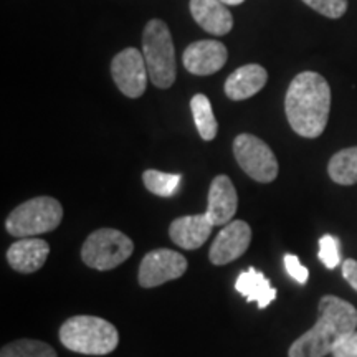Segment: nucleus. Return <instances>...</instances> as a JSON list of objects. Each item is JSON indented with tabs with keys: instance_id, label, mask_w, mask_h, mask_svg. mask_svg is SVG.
<instances>
[{
	"instance_id": "f257e3e1",
	"label": "nucleus",
	"mask_w": 357,
	"mask_h": 357,
	"mask_svg": "<svg viewBox=\"0 0 357 357\" xmlns=\"http://www.w3.org/2000/svg\"><path fill=\"white\" fill-rule=\"evenodd\" d=\"M331 109V88L314 71L296 75L284 98V111L291 129L307 139L319 137L326 129Z\"/></svg>"
},
{
	"instance_id": "f03ea898",
	"label": "nucleus",
	"mask_w": 357,
	"mask_h": 357,
	"mask_svg": "<svg viewBox=\"0 0 357 357\" xmlns=\"http://www.w3.org/2000/svg\"><path fill=\"white\" fill-rule=\"evenodd\" d=\"M356 307L341 298L323 296L319 301V318L310 331L298 337L289 347V357H324L331 354L339 339L356 331Z\"/></svg>"
},
{
	"instance_id": "7ed1b4c3",
	"label": "nucleus",
	"mask_w": 357,
	"mask_h": 357,
	"mask_svg": "<svg viewBox=\"0 0 357 357\" xmlns=\"http://www.w3.org/2000/svg\"><path fill=\"white\" fill-rule=\"evenodd\" d=\"M60 341L66 349L86 356H105L118 347V329L98 316H73L60 328Z\"/></svg>"
},
{
	"instance_id": "20e7f679",
	"label": "nucleus",
	"mask_w": 357,
	"mask_h": 357,
	"mask_svg": "<svg viewBox=\"0 0 357 357\" xmlns=\"http://www.w3.org/2000/svg\"><path fill=\"white\" fill-rule=\"evenodd\" d=\"M142 55H144L149 79L158 88H171L176 82V48L171 30L166 22L153 19L142 32Z\"/></svg>"
},
{
	"instance_id": "39448f33",
	"label": "nucleus",
	"mask_w": 357,
	"mask_h": 357,
	"mask_svg": "<svg viewBox=\"0 0 357 357\" xmlns=\"http://www.w3.org/2000/svg\"><path fill=\"white\" fill-rule=\"evenodd\" d=\"M63 218V207L53 197H35L13 208L6 220V229L19 238L42 235L55 230Z\"/></svg>"
},
{
	"instance_id": "423d86ee",
	"label": "nucleus",
	"mask_w": 357,
	"mask_h": 357,
	"mask_svg": "<svg viewBox=\"0 0 357 357\" xmlns=\"http://www.w3.org/2000/svg\"><path fill=\"white\" fill-rule=\"evenodd\" d=\"M134 243L128 235L114 229H100L88 236L82 248L84 265L95 270H113L128 260Z\"/></svg>"
},
{
	"instance_id": "0eeeda50",
	"label": "nucleus",
	"mask_w": 357,
	"mask_h": 357,
	"mask_svg": "<svg viewBox=\"0 0 357 357\" xmlns=\"http://www.w3.org/2000/svg\"><path fill=\"white\" fill-rule=\"evenodd\" d=\"M234 154L242 171L253 181L268 184L278 177V160L265 141L253 134H240L234 141Z\"/></svg>"
},
{
	"instance_id": "6e6552de",
	"label": "nucleus",
	"mask_w": 357,
	"mask_h": 357,
	"mask_svg": "<svg viewBox=\"0 0 357 357\" xmlns=\"http://www.w3.org/2000/svg\"><path fill=\"white\" fill-rule=\"evenodd\" d=\"M111 75L119 91L128 98H141L147 88L146 60L137 48H124L111 61Z\"/></svg>"
},
{
	"instance_id": "1a4fd4ad",
	"label": "nucleus",
	"mask_w": 357,
	"mask_h": 357,
	"mask_svg": "<svg viewBox=\"0 0 357 357\" xmlns=\"http://www.w3.org/2000/svg\"><path fill=\"white\" fill-rule=\"evenodd\" d=\"M187 270L184 255L169 248L153 250L142 258L139 266V284L142 288H155L167 281L181 278Z\"/></svg>"
},
{
	"instance_id": "9d476101",
	"label": "nucleus",
	"mask_w": 357,
	"mask_h": 357,
	"mask_svg": "<svg viewBox=\"0 0 357 357\" xmlns=\"http://www.w3.org/2000/svg\"><path fill=\"white\" fill-rule=\"evenodd\" d=\"M252 242V229L247 222L231 220L227 223L213 240L208 258L213 265H227L247 252Z\"/></svg>"
},
{
	"instance_id": "9b49d317",
	"label": "nucleus",
	"mask_w": 357,
	"mask_h": 357,
	"mask_svg": "<svg viewBox=\"0 0 357 357\" xmlns=\"http://www.w3.org/2000/svg\"><path fill=\"white\" fill-rule=\"evenodd\" d=\"M229 58L227 47L218 40H199L190 43L182 55V63L195 77H208L223 68Z\"/></svg>"
},
{
	"instance_id": "f8f14e48",
	"label": "nucleus",
	"mask_w": 357,
	"mask_h": 357,
	"mask_svg": "<svg viewBox=\"0 0 357 357\" xmlns=\"http://www.w3.org/2000/svg\"><path fill=\"white\" fill-rule=\"evenodd\" d=\"M238 207V197H236L235 185L231 184L229 176H217L212 181L208 189V205L207 215L213 225H223L231 222Z\"/></svg>"
},
{
	"instance_id": "ddd939ff",
	"label": "nucleus",
	"mask_w": 357,
	"mask_h": 357,
	"mask_svg": "<svg viewBox=\"0 0 357 357\" xmlns=\"http://www.w3.org/2000/svg\"><path fill=\"white\" fill-rule=\"evenodd\" d=\"M213 223L207 213L178 217L169 227V235L177 247L184 250H197L207 242L213 229Z\"/></svg>"
},
{
	"instance_id": "4468645a",
	"label": "nucleus",
	"mask_w": 357,
	"mask_h": 357,
	"mask_svg": "<svg viewBox=\"0 0 357 357\" xmlns=\"http://www.w3.org/2000/svg\"><path fill=\"white\" fill-rule=\"evenodd\" d=\"M189 7L194 20L207 33L222 37L234 29L231 12L220 0H190Z\"/></svg>"
},
{
	"instance_id": "2eb2a0df",
	"label": "nucleus",
	"mask_w": 357,
	"mask_h": 357,
	"mask_svg": "<svg viewBox=\"0 0 357 357\" xmlns=\"http://www.w3.org/2000/svg\"><path fill=\"white\" fill-rule=\"evenodd\" d=\"M50 245L42 238H22L12 243L7 252V260L15 271L35 273L47 261Z\"/></svg>"
},
{
	"instance_id": "dca6fc26",
	"label": "nucleus",
	"mask_w": 357,
	"mask_h": 357,
	"mask_svg": "<svg viewBox=\"0 0 357 357\" xmlns=\"http://www.w3.org/2000/svg\"><path fill=\"white\" fill-rule=\"evenodd\" d=\"M268 82V71L261 65L250 63L236 68L225 82V95L231 101H243L261 91Z\"/></svg>"
},
{
	"instance_id": "f3484780",
	"label": "nucleus",
	"mask_w": 357,
	"mask_h": 357,
	"mask_svg": "<svg viewBox=\"0 0 357 357\" xmlns=\"http://www.w3.org/2000/svg\"><path fill=\"white\" fill-rule=\"evenodd\" d=\"M235 289L247 298V301L257 303L260 310H265L276 298V289L271 287L266 276L261 271H257L255 268H250L238 275L235 281Z\"/></svg>"
},
{
	"instance_id": "a211bd4d",
	"label": "nucleus",
	"mask_w": 357,
	"mask_h": 357,
	"mask_svg": "<svg viewBox=\"0 0 357 357\" xmlns=\"http://www.w3.org/2000/svg\"><path fill=\"white\" fill-rule=\"evenodd\" d=\"M328 172L339 185L357 184V146L334 154L328 164Z\"/></svg>"
},
{
	"instance_id": "6ab92c4d",
	"label": "nucleus",
	"mask_w": 357,
	"mask_h": 357,
	"mask_svg": "<svg viewBox=\"0 0 357 357\" xmlns=\"http://www.w3.org/2000/svg\"><path fill=\"white\" fill-rule=\"evenodd\" d=\"M190 109L200 137H202L204 141L215 139L218 124L215 114H213L211 100L205 95H202V93H199V95H195L190 100Z\"/></svg>"
},
{
	"instance_id": "aec40b11",
	"label": "nucleus",
	"mask_w": 357,
	"mask_h": 357,
	"mask_svg": "<svg viewBox=\"0 0 357 357\" xmlns=\"http://www.w3.org/2000/svg\"><path fill=\"white\" fill-rule=\"evenodd\" d=\"M181 174L160 172L155 169H147L142 174V182H144L146 189L158 197H172L181 185Z\"/></svg>"
},
{
	"instance_id": "412c9836",
	"label": "nucleus",
	"mask_w": 357,
	"mask_h": 357,
	"mask_svg": "<svg viewBox=\"0 0 357 357\" xmlns=\"http://www.w3.org/2000/svg\"><path fill=\"white\" fill-rule=\"evenodd\" d=\"M0 357H58L55 349L47 342L33 339H20L3 346Z\"/></svg>"
},
{
	"instance_id": "4be33fe9",
	"label": "nucleus",
	"mask_w": 357,
	"mask_h": 357,
	"mask_svg": "<svg viewBox=\"0 0 357 357\" xmlns=\"http://www.w3.org/2000/svg\"><path fill=\"white\" fill-rule=\"evenodd\" d=\"M319 260L324 263L326 268L334 270L341 263V245L339 240L333 235H324L319 238Z\"/></svg>"
},
{
	"instance_id": "5701e85b",
	"label": "nucleus",
	"mask_w": 357,
	"mask_h": 357,
	"mask_svg": "<svg viewBox=\"0 0 357 357\" xmlns=\"http://www.w3.org/2000/svg\"><path fill=\"white\" fill-rule=\"evenodd\" d=\"M303 2L328 19H341L347 10V0H303Z\"/></svg>"
},
{
	"instance_id": "b1692460",
	"label": "nucleus",
	"mask_w": 357,
	"mask_h": 357,
	"mask_svg": "<svg viewBox=\"0 0 357 357\" xmlns=\"http://www.w3.org/2000/svg\"><path fill=\"white\" fill-rule=\"evenodd\" d=\"M284 268H287L288 275L300 284H306L310 278V271L305 265H301L300 258L296 255H284Z\"/></svg>"
},
{
	"instance_id": "393cba45",
	"label": "nucleus",
	"mask_w": 357,
	"mask_h": 357,
	"mask_svg": "<svg viewBox=\"0 0 357 357\" xmlns=\"http://www.w3.org/2000/svg\"><path fill=\"white\" fill-rule=\"evenodd\" d=\"M331 354L333 357H357V331H352L339 339Z\"/></svg>"
},
{
	"instance_id": "a878e982",
	"label": "nucleus",
	"mask_w": 357,
	"mask_h": 357,
	"mask_svg": "<svg viewBox=\"0 0 357 357\" xmlns=\"http://www.w3.org/2000/svg\"><path fill=\"white\" fill-rule=\"evenodd\" d=\"M341 266H342V276H344L347 283H349L351 287L357 291V261L349 258V260L342 261Z\"/></svg>"
},
{
	"instance_id": "bb28decb",
	"label": "nucleus",
	"mask_w": 357,
	"mask_h": 357,
	"mask_svg": "<svg viewBox=\"0 0 357 357\" xmlns=\"http://www.w3.org/2000/svg\"><path fill=\"white\" fill-rule=\"evenodd\" d=\"M222 3H225V6H240V3H243L245 0H220Z\"/></svg>"
}]
</instances>
